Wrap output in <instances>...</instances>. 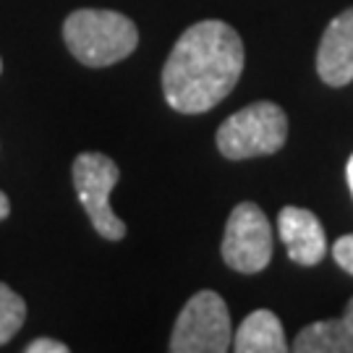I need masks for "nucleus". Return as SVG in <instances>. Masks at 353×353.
<instances>
[{
    "mask_svg": "<svg viewBox=\"0 0 353 353\" xmlns=\"http://www.w3.org/2000/svg\"><path fill=\"white\" fill-rule=\"evenodd\" d=\"M243 63V39L230 24L207 19L189 26L163 65L165 102L183 115L207 113L236 89Z\"/></svg>",
    "mask_w": 353,
    "mask_h": 353,
    "instance_id": "nucleus-1",
    "label": "nucleus"
},
{
    "mask_svg": "<svg viewBox=\"0 0 353 353\" xmlns=\"http://www.w3.org/2000/svg\"><path fill=\"white\" fill-rule=\"evenodd\" d=\"M65 48L87 68H108L126 61L139 45V29L126 13L79 8L63 24Z\"/></svg>",
    "mask_w": 353,
    "mask_h": 353,
    "instance_id": "nucleus-2",
    "label": "nucleus"
},
{
    "mask_svg": "<svg viewBox=\"0 0 353 353\" xmlns=\"http://www.w3.org/2000/svg\"><path fill=\"white\" fill-rule=\"evenodd\" d=\"M288 141V115L270 100L246 105L243 110L225 118L217 128L214 144L228 160L267 157L285 147Z\"/></svg>",
    "mask_w": 353,
    "mask_h": 353,
    "instance_id": "nucleus-3",
    "label": "nucleus"
},
{
    "mask_svg": "<svg viewBox=\"0 0 353 353\" xmlns=\"http://www.w3.org/2000/svg\"><path fill=\"white\" fill-rule=\"evenodd\" d=\"M233 345L230 312L220 293H194L178 314L168 351L173 353H225Z\"/></svg>",
    "mask_w": 353,
    "mask_h": 353,
    "instance_id": "nucleus-4",
    "label": "nucleus"
},
{
    "mask_svg": "<svg viewBox=\"0 0 353 353\" xmlns=\"http://www.w3.org/2000/svg\"><path fill=\"white\" fill-rule=\"evenodd\" d=\"M71 178H74V189L92 228L105 241L123 239L126 223L110 207V194L121 178L115 160H110L102 152H81L71 165Z\"/></svg>",
    "mask_w": 353,
    "mask_h": 353,
    "instance_id": "nucleus-5",
    "label": "nucleus"
},
{
    "mask_svg": "<svg viewBox=\"0 0 353 353\" xmlns=\"http://www.w3.org/2000/svg\"><path fill=\"white\" fill-rule=\"evenodd\" d=\"M220 254L223 262L241 275H256L267 270L272 259V228L262 207L254 202H241L233 207Z\"/></svg>",
    "mask_w": 353,
    "mask_h": 353,
    "instance_id": "nucleus-6",
    "label": "nucleus"
},
{
    "mask_svg": "<svg viewBox=\"0 0 353 353\" xmlns=\"http://www.w3.org/2000/svg\"><path fill=\"white\" fill-rule=\"evenodd\" d=\"M280 239L288 249V259L301 267H314L327 254L325 225L312 210L303 207H283L278 214Z\"/></svg>",
    "mask_w": 353,
    "mask_h": 353,
    "instance_id": "nucleus-7",
    "label": "nucleus"
},
{
    "mask_svg": "<svg viewBox=\"0 0 353 353\" xmlns=\"http://www.w3.org/2000/svg\"><path fill=\"white\" fill-rule=\"evenodd\" d=\"M316 74L327 87L353 81V8H345L327 24L316 50Z\"/></svg>",
    "mask_w": 353,
    "mask_h": 353,
    "instance_id": "nucleus-8",
    "label": "nucleus"
},
{
    "mask_svg": "<svg viewBox=\"0 0 353 353\" xmlns=\"http://www.w3.org/2000/svg\"><path fill=\"white\" fill-rule=\"evenodd\" d=\"M230 348L236 353H285L290 345L278 314L270 309H256L241 322Z\"/></svg>",
    "mask_w": 353,
    "mask_h": 353,
    "instance_id": "nucleus-9",
    "label": "nucleus"
},
{
    "mask_svg": "<svg viewBox=\"0 0 353 353\" xmlns=\"http://www.w3.org/2000/svg\"><path fill=\"white\" fill-rule=\"evenodd\" d=\"M296 353H353V330L343 319H319L296 335Z\"/></svg>",
    "mask_w": 353,
    "mask_h": 353,
    "instance_id": "nucleus-10",
    "label": "nucleus"
},
{
    "mask_svg": "<svg viewBox=\"0 0 353 353\" xmlns=\"http://www.w3.org/2000/svg\"><path fill=\"white\" fill-rule=\"evenodd\" d=\"M26 322V301L6 283H0V345L8 343L24 327Z\"/></svg>",
    "mask_w": 353,
    "mask_h": 353,
    "instance_id": "nucleus-11",
    "label": "nucleus"
},
{
    "mask_svg": "<svg viewBox=\"0 0 353 353\" xmlns=\"http://www.w3.org/2000/svg\"><path fill=\"white\" fill-rule=\"evenodd\" d=\"M332 256H335L338 267H343L348 275H353V233L351 236H343V239L335 241V246H332Z\"/></svg>",
    "mask_w": 353,
    "mask_h": 353,
    "instance_id": "nucleus-12",
    "label": "nucleus"
},
{
    "mask_svg": "<svg viewBox=\"0 0 353 353\" xmlns=\"http://www.w3.org/2000/svg\"><path fill=\"white\" fill-rule=\"evenodd\" d=\"M26 353H68V345L52 338H37L24 348Z\"/></svg>",
    "mask_w": 353,
    "mask_h": 353,
    "instance_id": "nucleus-13",
    "label": "nucleus"
},
{
    "mask_svg": "<svg viewBox=\"0 0 353 353\" xmlns=\"http://www.w3.org/2000/svg\"><path fill=\"white\" fill-rule=\"evenodd\" d=\"M11 214V202H8V196L0 191V220H6Z\"/></svg>",
    "mask_w": 353,
    "mask_h": 353,
    "instance_id": "nucleus-14",
    "label": "nucleus"
},
{
    "mask_svg": "<svg viewBox=\"0 0 353 353\" xmlns=\"http://www.w3.org/2000/svg\"><path fill=\"white\" fill-rule=\"evenodd\" d=\"M345 181H348V189H351L353 196V154L348 157V165H345Z\"/></svg>",
    "mask_w": 353,
    "mask_h": 353,
    "instance_id": "nucleus-15",
    "label": "nucleus"
},
{
    "mask_svg": "<svg viewBox=\"0 0 353 353\" xmlns=\"http://www.w3.org/2000/svg\"><path fill=\"white\" fill-rule=\"evenodd\" d=\"M343 322L348 325V327L353 330V299L348 301V306H345V314H343Z\"/></svg>",
    "mask_w": 353,
    "mask_h": 353,
    "instance_id": "nucleus-16",
    "label": "nucleus"
},
{
    "mask_svg": "<svg viewBox=\"0 0 353 353\" xmlns=\"http://www.w3.org/2000/svg\"><path fill=\"white\" fill-rule=\"evenodd\" d=\"M0 71H3V61H0Z\"/></svg>",
    "mask_w": 353,
    "mask_h": 353,
    "instance_id": "nucleus-17",
    "label": "nucleus"
}]
</instances>
